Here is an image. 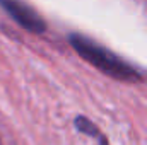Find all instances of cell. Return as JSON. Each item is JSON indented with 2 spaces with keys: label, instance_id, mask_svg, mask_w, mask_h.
I'll return each instance as SVG.
<instances>
[{
  "label": "cell",
  "instance_id": "cell-3",
  "mask_svg": "<svg viewBox=\"0 0 147 145\" xmlns=\"http://www.w3.org/2000/svg\"><path fill=\"white\" fill-rule=\"evenodd\" d=\"M0 145H2V140H0Z\"/></svg>",
  "mask_w": 147,
  "mask_h": 145
},
{
  "label": "cell",
  "instance_id": "cell-2",
  "mask_svg": "<svg viewBox=\"0 0 147 145\" xmlns=\"http://www.w3.org/2000/svg\"><path fill=\"white\" fill-rule=\"evenodd\" d=\"M0 9L7 12L9 17L28 33L43 34L46 31V21L34 7H31L24 0H0Z\"/></svg>",
  "mask_w": 147,
  "mask_h": 145
},
{
  "label": "cell",
  "instance_id": "cell-1",
  "mask_svg": "<svg viewBox=\"0 0 147 145\" xmlns=\"http://www.w3.org/2000/svg\"><path fill=\"white\" fill-rule=\"evenodd\" d=\"M67 39L84 62H87L91 67H94L101 73L108 75L110 79H115L118 82H127V84H137L144 80V75L134 65H130L121 56H118L115 51L96 43L89 36L72 33L69 34Z\"/></svg>",
  "mask_w": 147,
  "mask_h": 145
}]
</instances>
